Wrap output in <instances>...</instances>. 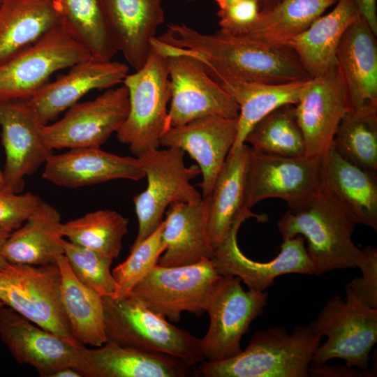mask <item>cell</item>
<instances>
[{"label":"cell","mask_w":377,"mask_h":377,"mask_svg":"<svg viewBox=\"0 0 377 377\" xmlns=\"http://www.w3.org/2000/svg\"><path fill=\"white\" fill-rule=\"evenodd\" d=\"M42 177L55 185L76 188L119 179L138 181L145 177V172L138 157L119 156L90 147L51 154L44 164Z\"/></svg>","instance_id":"20"},{"label":"cell","mask_w":377,"mask_h":377,"mask_svg":"<svg viewBox=\"0 0 377 377\" xmlns=\"http://www.w3.org/2000/svg\"><path fill=\"white\" fill-rule=\"evenodd\" d=\"M128 91L129 110L117 137L136 157L158 148L168 130V105L171 98L167 57L152 47L139 70L123 81Z\"/></svg>","instance_id":"5"},{"label":"cell","mask_w":377,"mask_h":377,"mask_svg":"<svg viewBox=\"0 0 377 377\" xmlns=\"http://www.w3.org/2000/svg\"><path fill=\"white\" fill-rule=\"evenodd\" d=\"M309 376L319 377H374L376 373L354 369L348 365H330L327 363H311L309 369Z\"/></svg>","instance_id":"43"},{"label":"cell","mask_w":377,"mask_h":377,"mask_svg":"<svg viewBox=\"0 0 377 377\" xmlns=\"http://www.w3.org/2000/svg\"><path fill=\"white\" fill-rule=\"evenodd\" d=\"M42 200L31 192L15 193L0 188V228H19Z\"/></svg>","instance_id":"40"},{"label":"cell","mask_w":377,"mask_h":377,"mask_svg":"<svg viewBox=\"0 0 377 377\" xmlns=\"http://www.w3.org/2000/svg\"><path fill=\"white\" fill-rule=\"evenodd\" d=\"M332 147L347 161L377 171V104L349 110L337 128Z\"/></svg>","instance_id":"36"},{"label":"cell","mask_w":377,"mask_h":377,"mask_svg":"<svg viewBox=\"0 0 377 377\" xmlns=\"http://www.w3.org/2000/svg\"><path fill=\"white\" fill-rule=\"evenodd\" d=\"M240 1L242 0H215L219 7V9H223L231 4L239 2Z\"/></svg>","instance_id":"48"},{"label":"cell","mask_w":377,"mask_h":377,"mask_svg":"<svg viewBox=\"0 0 377 377\" xmlns=\"http://www.w3.org/2000/svg\"><path fill=\"white\" fill-rule=\"evenodd\" d=\"M277 222L283 239L300 235L314 274L358 266L362 249L353 241L357 225L324 184L315 193L288 207Z\"/></svg>","instance_id":"2"},{"label":"cell","mask_w":377,"mask_h":377,"mask_svg":"<svg viewBox=\"0 0 377 377\" xmlns=\"http://www.w3.org/2000/svg\"><path fill=\"white\" fill-rule=\"evenodd\" d=\"M323 185L322 160L318 158L267 155L252 150L246 205L251 209L260 201L274 198L286 201L290 207L315 193Z\"/></svg>","instance_id":"15"},{"label":"cell","mask_w":377,"mask_h":377,"mask_svg":"<svg viewBox=\"0 0 377 377\" xmlns=\"http://www.w3.org/2000/svg\"><path fill=\"white\" fill-rule=\"evenodd\" d=\"M57 264L34 266L8 263L0 270V301L39 327L71 341L60 298Z\"/></svg>","instance_id":"11"},{"label":"cell","mask_w":377,"mask_h":377,"mask_svg":"<svg viewBox=\"0 0 377 377\" xmlns=\"http://www.w3.org/2000/svg\"><path fill=\"white\" fill-rule=\"evenodd\" d=\"M151 46L167 57L171 87L169 128L205 116L238 118L239 105L208 74L200 60L157 37Z\"/></svg>","instance_id":"7"},{"label":"cell","mask_w":377,"mask_h":377,"mask_svg":"<svg viewBox=\"0 0 377 377\" xmlns=\"http://www.w3.org/2000/svg\"><path fill=\"white\" fill-rule=\"evenodd\" d=\"M162 239L165 250L158 265L176 267L212 259L214 254L208 231L207 202H175L165 212Z\"/></svg>","instance_id":"26"},{"label":"cell","mask_w":377,"mask_h":377,"mask_svg":"<svg viewBox=\"0 0 377 377\" xmlns=\"http://www.w3.org/2000/svg\"><path fill=\"white\" fill-rule=\"evenodd\" d=\"M43 126L29 99L0 101L1 138L6 155L3 189L22 193L24 178L36 172L52 154L44 140Z\"/></svg>","instance_id":"14"},{"label":"cell","mask_w":377,"mask_h":377,"mask_svg":"<svg viewBox=\"0 0 377 377\" xmlns=\"http://www.w3.org/2000/svg\"><path fill=\"white\" fill-rule=\"evenodd\" d=\"M62 246L77 279L102 297H114L117 285L111 265L113 259L63 238Z\"/></svg>","instance_id":"38"},{"label":"cell","mask_w":377,"mask_h":377,"mask_svg":"<svg viewBox=\"0 0 377 377\" xmlns=\"http://www.w3.org/2000/svg\"><path fill=\"white\" fill-rule=\"evenodd\" d=\"M128 223L114 210L99 209L63 223L61 233L68 241L114 260L121 253Z\"/></svg>","instance_id":"35"},{"label":"cell","mask_w":377,"mask_h":377,"mask_svg":"<svg viewBox=\"0 0 377 377\" xmlns=\"http://www.w3.org/2000/svg\"><path fill=\"white\" fill-rule=\"evenodd\" d=\"M332 7L287 44L309 78L323 75L337 66L340 40L349 25L360 15L355 0H338Z\"/></svg>","instance_id":"27"},{"label":"cell","mask_w":377,"mask_h":377,"mask_svg":"<svg viewBox=\"0 0 377 377\" xmlns=\"http://www.w3.org/2000/svg\"><path fill=\"white\" fill-rule=\"evenodd\" d=\"M13 231L8 229L0 228V270L8 263L3 256V246Z\"/></svg>","instance_id":"45"},{"label":"cell","mask_w":377,"mask_h":377,"mask_svg":"<svg viewBox=\"0 0 377 377\" xmlns=\"http://www.w3.org/2000/svg\"><path fill=\"white\" fill-rule=\"evenodd\" d=\"M59 22L92 59L108 61L118 52L101 0H59Z\"/></svg>","instance_id":"34"},{"label":"cell","mask_w":377,"mask_h":377,"mask_svg":"<svg viewBox=\"0 0 377 377\" xmlns=\"http://www.w3.org/2000/svg\"><path fill=\"white\" fill-rule=\"evenodd\" d=\"M237 135V119L205 116L172 126L159 145L187 152L200 168L202 196L208 195Z\"/></svg>","instance_id":"19"},{"label":"cell","mask_w":377,"mask_h":377,"mask_svg":"<svg viewBox=\"0 0 377 377\" xmlns=\"http://www.w3.org/2000/svg\"><path fill=\"white\" fill-rule=\"evenodd\" d=\"M57 265L61 302L72 335L84 345L103 346L107 341L103 297L77 279L64 254Z\"/></svg>","instance_id":"32"},{"label":"cell","mask_w":377,"mask_h":377,"mask_svg":"<svg viewBox=\"0 0 377 377\" xmlns=\"http://www.w3.org/2000/svg\"><path fill=\"white\" fill-rule=\"evenodd\" d=\"M4 306V304L0 301V308Z\"/></svg>","instance_id":"50"},{"label":"cell","mask_w":377,"mask_h":377,"mask_svg":"<svg viewBox=\"0 0 377 377\" xmlns=\"http://www.w3.org/2000/svg\"><path fill=\"white\" fill-rule=\"evenodd\" d=\"M222 276L212 259L176 267L157 264L131 293L152 311L177 322L184 311L198 316L205 312Z\"/></svg>","instance_id":"10"},{"label":"cell","mask_w":377,"mask_h":377,"mask_svg":"<svg viewBox=\"0 0 377 377\" xmlns=\"http://www.w3.org/2000/svg\"><path fill=\"white\" fill-rule=\"evenodd\" d=\"M118 52L135 71L145 64L164 22L163 0H101Z\"/></svg>","instance_id":"24"},{"label":"cell","mask_w":377,"mask_h":377,"mask_svg":"<svg viewBox=\"0 0 377 377\" xmlns=\"http://www.w3.org/2000/svg\"><path fill=\"white\" fill-rule=\"evenodd\" d=\"M0 339L18 364L33 367L40 377L78 367L82 343L42 328L6 306L0 308Z\"/></svg>","instance_id":"16"},{"label":"cell","mask_w":377,"mask_h":377,"mask_svg":"<svg viewBox=\"0 0 377 377\" xmlns=\"http://www.w3.org/2000/svg\"><path fill=\"white\" fill-rule=\"evenodd\" d=\"M241 279L223 276L207 306L208 330L200 339L205 360L230 359L242 350L241 340L251 322L260 316L267 304L268 293L244 290Z\"/></svg>","instance_id":"12"},{"label":"cell","mask_w":377,"mask_h":377,"mask_svg":"<svg viewBox=\"0 0 377 377\" xmlns=\"http://www.w3.org/2000/svg\"><path fill=\"white\" fill-rule=\"evenodd\" d=\"M157 38L198 58L211 73L267 84L309 79L288 46L264 45L220 29L203 34L184 23L169 24Z\"/></svg>","instance_id":"1"},{"label":"cell","mask_w":377,"mask_h":377,"mask_svg":"<svg viewBox=\"0 0 377 377\" xmlns=\"http://www.w3.org/2000/svg\"><path fill=\"white\" fill-rule=\"evenodd\" d=\"M90 58L59 24L0 63V101L29 99L54 73Z\"/></svg>","instance_id":"9"},{"label":"cell","mask_w":377,"mask_h":377,"mask_svg":"<svg viewBox=\"0 0 377 377\" xmlns=\"http://www.w3.org/2000/svg\"><path fill=\"white\" fill-rule=\"evenodd\" d=\"M242 224L237 223L214 249L212 260L221 275L237 276L249 290L265 291L279 276L314 274L303 237L283 239L277 256L269 262L260 263L246 257L238 246L237 232Z\"/></svg>","instance_id":"18"},{"label":"cell","mask_w":377,"mask_h":377,"mask_svg":"<svg viewBox=\"0 0 377 377\" xmlns=\"http://www.w3.org/2000/svg\"><path fill=\"white\" fill-rule=\"evenodd\" d=\"M163 221L148 237L131 246L128 258L112 270L117 288L114 297L130 293L133 287L155 267L165 250L162 239Z\"/></svg>","instance_id":"39"},{"label":"cell","mask_w":377,"mask_h":377,"mask_svg":"<svg viewBox=\"0 0 377 377\" xmlns=\"http://www.w3.org/2000/svg\"><path fill=\"white\" fill-rule=\"evenodd\" d=\"M309 325L292 333L274 326L255 333L248 347L225 360H205L195 374L204 377H309V369L321 339Z\"/></svg>","instance_id":"3"},{"label":"cell","mask_w":377,"mask_h":377,"mask_svg":"<svg viewBox=\"0 0 377 377\" xmlns=\"http://www.w3.org/2000/svg\"><path fill=\"white\" fill-rule=\"evenodd\" d=\"M103 302L107 341L193 367L205 361L200 339L170 323L131 292L119 297H103Z\"/></svg>","instance_id":"4"},{"label":"cell","mask_w":377,"mask_h":377,"mask_svg":"<svg viewBox=\"0 0 377 377\" xmlns=\"http://www.w3.org/2000/svg\"><path fill=\"white\" fill-rule=\"evenodd\" d=\"M2 1H3V0H0V3H1Z\"/></svg>","instance_id":"52"},{"label":"cell","mask_w":377,"mask_h":377,"mask_svg":"<svg viewBox=\"0 0 377 377\" xmlns=\"http://www.w3.org/2000/svg\"><path fill=\"white\" fill-rule=\"evenodd\" d=\"M325 186L356 224L377 230L376 171L360 167L332 147L322 160Z\"/></svg>","instance_id":"28"},{"label":"cell","mask_w":377,"mask_h":377,"mask_svg":"<svg viewBox=\"0 0 377 377\" xmlns=\"http://www.w3.org/2000/svg\"><path fill=\"white\" fill-rule=\"evenodd\" d=\"M4 185L2 170L0 167V188H3Z\"/></svg>","instance_id":"49"},{"label":"cell","mask_w":377,"mask_h":377,"mask_svg":"<svg viewBox=\"0 0 377 377\" xmlns=\"http://www.w3.org/2000/svg\"><path fill=\"white\" fill-rule=\"evenodd\" d=\"M361 16L377 36L376 0H355Z\"/></svg>","instance_id":"44"},{"label":"cell","mask_w":377,"mask_h":377,"mask_svg":"<svg viewBox=\"0 0 377 377\" xmlns=\"http://www.w3.org/2000/svg\"><path fill=\"white\" fill-rule=\"evenodd\" d=\"M337 60L350 110L377 104L376 36L361 15L343 34Z\"/></svg>","instance_id":"25"},{"label":"cell","mask_w":377,"mask_h":377,"mask_svg":"<svg viewBox=\"0 0 377 377\" xmlns=\"http://www.w3.org/2000/svg\"><path fill=\"white\" fill-rule=\"evenodd\" d=\"M52 377H82V375L74 368L67 367L57 371Z\"/></svg>","instance_id":"46"},{"label":"cell","mask_w":377,"mask_h":377,"mask_svg":"<svg viewBox=\"0 0 377 377\" xmlns=\"http://www.w3.org/2000/svg\"><path fill=\"white\" fill-rule=\"evenodd\" d=\"M252 149L244 143L230 150L210 193L202 197L207 209L208 231L215 249L237 223L256 218L267 219L253 213L246 205V182Z\"/></svg>","instance_id":"22"},{"label":"cell","mask_w":377,"mask_h":377,"mask_svg":"<svg viewBox=\"0 0 377 377\" xmlns=\"http://www.w3.org/2000/svg\"><path fill=\"white\" fill-rule=\"evenodd\" d=\"M184 156V151L177 147L152 149L138 156L143 165L147 186L133 199L138 230L131 246L158 228L170 205L202 200V195L191 184L200 174V168L196 165L187 167Z\"/></svg>","instance_id":"8"},{"label":"cell","mask_w":377,"mask_h":377,"mask_svg":"<svg viewBox=\"0 0 377 377\" xmlns=\"http://www.w3.org/2000/svg\"><path fill=\"white\" fill-rule=\"evenodd\" d=\"M77 371L87 377H184L195 369L179 360L107 341L96 348L80 346Z\"/></svg>","instance_id":"23"},{"label":"cell","mask_w":377,"mask_h":377,"mask_svg":"<svg viewBox=\"0 0 377 377\" xmlns=\"http://www.w3.org/2000/svg\"><path fill=\"white\" fill-rule=\"evenodd\" d=\"M346 298L328 299L309 326L327 341L317 348L311 363L323 364L333 358L368 371L369 353L377 342V309L369 307L345 289Z\"/></svg>","instance_id":"6"},{"label":"cell","mask_w":377,"mask_h":377,"mask_svg":"<svg viewBox=\"0 0 377 377\" xmlns=\"http://www.w3.org/2000/svg\"><path fill=\"white\" fill-rule=\"evenodd\" d=\"M129 110L128 91L121 85L108 89L91 101L77 103L64 116L44 125L43 136L51 149L101 147L117 133Z\"/></svg>","instance_id":"13"},{"label":"cell","mask_w":377,"mask_h":377,"mask_svg":"<svg viewBox=\"0 0 377 377\" xmlns=\"http://www.w3.org/2000/svg\"><path fill=\"white\" fill-rule=\"evenodd\" d=\"M260 13L257 0H242L219 9V29L231 35H238L248 29Z\"/></svg>","instance_id":"42"},{"label":"cell","mask_w":377,"mask_h":377,"mask_svg":"<svg viewBox=\"0 0 377 377\" xmlns=\"http://www.w3.org/2000/svg\"><path fill=\"white\" fill-rule=\"evenodd\" d=\"M337 1L281 0L272 8L260 11L248 29L234 36L267 45L287 46Z\"/></svg>","instance_id":"33"},{"label":"cell","mask_w":377,"mask_h":377,"mask_svg":"<svg viewBox=\"0 0 377 377\" xmlns=\"http://www.w3.org/2000/svg\"><path fill=\"white\" fill-rule=\"evenodd\" d=\"M260 11L269 10L279 3L281 0H257Z\"/></svg>","instance_id":"47"},{"label":"cell","mask_w":377,"mask_h":377,"mask_svg":"<svg viewBox=\"0 0 377 377\" xmlns=\"http://www.w3.org/2000/svg\"><path fill=\"white\" fill-rule=\"evenodd\" d=\"M70 68L67 73L48 82L29 99L44 125L56 121L88 92L121 84L128 74L127 64L112 60L90 58Z\"/></svg>","instance_id":"21"},{"label":"cell","mask_w":377,"mask_h":377,"mask_svg":"<svg viewBox=\"0 0 377 377\" xmlns=\"http://www.w3.org/2000/svg\"><path fill=\"white\" fill-rule=\"evenodd\" d=\"M207 73L239 107L237 135L230 150L244 145L251 128L272 111L284 105H295L311 80L309 78L284 84H267Z\"/></svg>","instance_id":"30"},{"label":"cell","mask_w":377,"mask_h":377,"mask_svg":"<svg viewBox=\"0 0 377 377\" xmlns=\"http://www.w3.org/2000/svg\"><path fill=\"white\" fill-rule=\"evenodd\" d=\"M357 267L362 276L352 279L345 289L366 306L377 309V249L371 245L365 246Z\"/></svg>","instance_id":"41"},{"label":"cell","mask_w":377,"mask_h":377,"mask_svg":"<svg viewBox=\"0 0 377 377\" xmlns=\"http://www.w3.org/2000/svg\"><path fill=\"white\" fill-rule=\"evenodd\" d=\"M244 143H249L253 151L262 154L288 157L306 155L295 105L280 106L263 117L247 134Z\"/></svg>","instance_id":"37"},{"label":"cell","mask_w":377,"mask_h":377,"mask_svg":"<svg viewBox=\"0 0 377 377\" xmlns=\"http://www.w3.org/2000/svg\"><path fill=\"white\" fill-rule=\"evenodd\" d=\"M60 24L59 0L0 3V63Z\"/></svg>","instance_id":"31"},{"label":"cell","mask_w":377,"mask_h":377,"mask_svg":"<svg viewBox=\"0 0 377 377\" xmlns=\"http://www.w3.org/2000/svg\"><path fill=\"white\" fill-rule=\"evenodd\" d=\"M59 211L43 200L25 222L13 230L2 253L8 263L45 266L57 264L64 254Z\"/></svg>","instance_id":"29"},{"label":"cell","mask_w":377,"mask_h":377,"mask_svg":"<svg viewBox=\"0 0 377 377\" xmlns=\"http://www.w3.org/2000/svg\"><path fill=\"white\" fill-rule=\"evenodd\" d=\"M184 1H198V0H184Z\"/></svg>","instance_id":"51"},{"label":"cell","mask_w":377,"mask_h":377,"mask_svg":"<svg viewBox=\"0 0 377 377\" xmlns=\"http://www.w3.org/2000/svg\"><path fill=\"white\" fill-rule=\"evenodd\" d=\"M295 107L306 155L323 160L332 147L341 119L350 110L338 66L311 78Z\"/></svg>","instance_id":"17"}]
</instances>
